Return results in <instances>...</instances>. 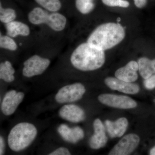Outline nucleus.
I'll return each instance as SVG.
<instances>
[{
  "label": "nucleus",
  "instance_id": "nucleus-1",
  "mask_svg": "<svg viewBox=\"0 0 155 155\" xmlns=\"http://www.w3.org/2000/svg\"><path fill=\"white\" fill-rule=\"evenodd\" d=\"M72 65L83 71H93L102 67L105 61L104 51L88 43L79 45L73 51L71 58Z\"/></svg>",
  "mask_w": 155,
  "mask_h": 155
},
{
  "label": "nucleus",
  "instance_id": "nucleus-2",
  "mask_svg": "<svg viewBox=\"0 0 155 155\" xmlns=\"http://www.w3.org/2000/svg\"><path fill=\"white\" fill-rule=\"evenodd\" d=\"M125 35V29L120 24L109 22L96 28L89 36L87 42L104 51L119 44Z\"/></svg>",
  "mask_w": 155,
  "mask_h": 155
},
{
  "label": "nucleus",
  "instance_id": "nucleus-3",
  "mask_svg": "<svg viewBox=\"0 0 155 155\" xmlns=\"http://www.w3.org/2000/svg\"><path fill=\"white\" fill-rule=\"evenodd\" d=\"M37 134V130L32 124L21 122L11 129L8 137V144L11 150L18 152L29 146Z\"/></svg>",
  "mask_w": 155,
  "mask_h": 155
},
{
  "label": "nucleus",
  "instance_id": "nucleus-4",
  "mask_svg": "<svg viewBox=\"0 0 155 155\" xmlns=\"http://www.w3.org/2000/svg\"><path fill=\"white\" fill-rule=\"evenodd\" d=\"M28 19L34 25L47 24L55 31L64 30L67 24L66 17L57 12L49 13L40 8H35L28 14Z\"/></svg>",
  "mask_w": 155,
  "mask_h": 155
},
{
  "label": "nucleus",
  "instance_id": "nucleus-5",
  "mask_svg": "<svg viewBox=\"0 0 155 155\" xmlns=\"http://www.w3.org/2000/svg\"><path fill=\"white\" fill-rule=\"evenodd\" d=\"M85 91V87L81 83L73 84L60 89L55 99L60 104L73 102L81 99Z\"/></svg>",
  "mask_w": 155,
  "mask_h": 155
},
{
  "label": "nucleus",
  "instance_id": "nucleus-6",
  "mask_svg": "<svg viewBox=\"0 0 155 155\" xmlns=\"http://www.w3.org/2000/svg\"><path fill=\"white\" fill-rule=\"evenodd\" d=\"M50 60L35 55L24 62L22 74L26 77H31L41 75L50 64Z\"/></svg>",
  "mask_w": 155,
  "mask_h": 155
},
{
  "label": "nucleus",
  "instance_id": "nucleus-7",
  "mask_svg": "<svg viewBox=\"0 0 155 155\" xmlns=\"http://www.w3.org/2000/svg\"><path fill=\"white\" fill-rule=\"evenodd\" d=\"M98 99L102 104L112 107L128 109L137 106L135 101L126 96L104 94L100 95Z\"/></svg>",
  "mask_w": 155,
  "mask_h": 155
},
{
  "label": "nucleus",
  "instance_id": "nucleus-8",
  "mask_svg": "<svg viewBox=\"0 0 155 155\" xmlns=\"http://www.w3.org/2000/svg\"><path fill=\"white\" fill-rule=\"evenodd\" d=\"M139 137L134 134L125 136L114 146L109 153L110 155H129L136 149L140 143Z\"/></svg>",
  "mask_w": 155,
  "mask_h": 155
},
{
  "label": "nucleus",
  "instance_id": "nucleus-9",
  "mask_svg": "<svg viewBox=\"0 0 155 155\" xmlns=\"http://www.w3.org/2000/svg\"><path fill=\"white\" fill-rule=\"evenodd\" d=\"M24 94L15 90L7 92L2 102L1 109L4 115L10 116L14 114L24 97Z\"/></svg>",
  "mask_w": 155,
  "mask_h": 155
},
{
  "label": "nucleus",
  "instance_id": "nucleus-10",
  "mask_svg": "<svg viewBox=\"0 0 155 155\" xmlns=\"http://www.w3.org/2000/svg\"><path fill=\"white\" fill-rule=\"evenodd\" d=\"M106 85L111 89L122 92L127 94H136L139 91L137 84L126 82L117 78L108 77L105 80Z\"/></svg>",
  "mask_w": 155,
  "mask_h": 155
},
{
  "label": "nucleus",
  "instance_id": "nucleus-11",
  "mask_svg": "<svg viewBox=\"0 0 155 155\" xmlns=\"http://www.w3.org/2000/svg\"><path fill=\"white\" fill-rule=\"evenodd\" d=\"M94 133L89 141V145L93 149H99L107 144L108 138L106 135L105 127L100 119H97L94 122Z\"/></svg>",
  "mask_w": 155,
  "mask_h": 155
},
{
  "label": "nucleus",
  "instance_id": "nucleus-12",
  "mask_svg": "<svg viewBox=\"0 0 155 155\" xmlns=\"http://www.w3.org/2000/svg\"><path fill=\"white\" fill-rule=\"evenodd\" d=\"M59 113L62 119L74 123L81 122L85 118L84 111L75 105H65L60 109Z\"/></svg>",
  "mask_w": 155,
  "mask_h": 155
},
{
  "label": "nucleus",
  "instance_id": "nucleus-13",
  "mask_svg": "<svg viewBox=\"0 0 155 155\" xmlns=\"http://www.w3.org/2000/svg\"><path fill=\"white\" fill-rule=\"evenodd\" d=\"M138 63L135 61L129 62L125 67L119 68L115 72V76L120 80L133 82L138 78Z\"/></svg>",
  "mask_w": 155,
  "mask_h": 155
},
{
  "label": "nucleus",
  "instance_id": "nucleus-14",
  "mask_svg": "<svg viewBox=\"0 0 155 155\" xmlns=\"http://www.w3.org/2000/svg\"><path fill=\"white\" fill-rule=\"evenodd\" d=\"M58 131L64 140L75 143L84 137L83 130L79 127L70 128L68 125L61 124L58 127Z\"/></svg>",
  "mask_w": 155,
  "mask_h": 155
},
{
  "label": "nucleus",
  "instance_id": "nucleus-15",
  "mask_svg": "<svg viewBox=\"0 0 155 155\" xmlns=\"http://www.w3.org/2000/svg\"><path fill=\"white\" fill-rule=\"evenodd\" d=\"M128 122L125 118H121L115 122L106 120V128L111 137H121L125 134L128 126Z\"/></svg>",
  "mask_w": 155,
  "mask_h": 155
},
{
  "label": "nucleus",
  "instance_id": "nucleus-16",
  "mask_svg": "<svg viewBox=\"0 0 155 155\" xmlns=\"http://www.w3.org/2000/svg\"><path fill=\"white\" fill-rule=\"evenodd\" d=\"M7 34L12 38L21 35L28 36L30 33V28L28 25L19 21H13L5 24Z\"/></svg>",
  "mask_w": 155,
  "mask_h": 155
},
{
  "label": "nucleus",
  "instance_id": "nucleus-17",
  "mask_svg": "<svg viewBox=\"0 0 155 155\" xmlns=\"http://www.w3.org/2000/svg\"><path fill=\"white\" fill-rule=\"evenodd\" d=\"M138 70L142 77L146 79L155 74V59L140 58L138 61Z\"/></svg>",
  "mask_w": 155,
  "mask_h": 155
},
{
  "label": "nucleus",
  "instance_id": "nucleus-18",
  "mask_svg": "<svg viewBox=\"0 0 155 155\" xmlns=\"http://www.w3.org/2000/svg\"><path fill=\"white\" fill-rule=\"evenodd\" d=\"M15 70L11 62L9 61L0 64V78L7 82H11L15 79L14 76Z\"/></svg>",
  "mask_w": 155,
  "mask_h": 155
},
{
  "label": "nucleus",
  "instance_id": "nucleus-19",
  "mask_svg": "<svg viewBox=\"0 0 155 155\" xmlns=\"http://www.w3.org/2000/svg\"><path fill=\"white\" fill-rule=\"evenodd\" d=\"M35 1L47 11L50 12H57L61 8V3L60 0H35Z\"/></svg>",
  "mask_w": 155,
  "mask_h": 155
},
{
  "label": "nucleus",
  "instance_id": "nucleus-20",
  "mask_svg": "<svg viewBox=\"0 0 155 155\" xmlns=\"http://www.w3.org/2000/svg\"><path fill=\"white\" fill-rule=\"evenodd\" d=\"M17 17L16 11L13 9L8 8H4L1 4L0 6V21L7 24L14 21Z\"/></svg>",
  "mask_w": 155,
  "mask_h": 155
},
{
  "label": "nucleus",
  "instance_id": "nucleus-21",
  "mask_svg": "<svg viewBox=\"0 0 155 155\" xmlns=\"http://www.w3.org/2000/svg\"><path fill=\"white\" fill-rule=\"evenodd\" d=\"M75 5L78 11L82 14H87L94 8L92 0H76Z\"/></svg>",
  "mask_w": 155,
  "mask_h": 155
},
{
  "label": "nucleus",
  "instance_id": "nucleus-22",
  "mask_svg": "<svg viewBox=\"0 0 155 155\" xmlns=\"http://www.w3.org/2000/svg\"><path fill=\"white\" fill-rule=\"evenodd\" d=\"M12 37L9 35H2L0 37V47L1 48L15 51L17 48V45Z\"/></svg>",
  "mask_w": 155,
  "mask_h": 155
},
{
  "label": "nucleus",
  "instance_id": "nucleus-23",
  "mask_svg": "<svg viewBox=\"0 0 155 155\" xmlns=\"http://www.w3.org/2000/svg\"><path fill=\"white\" fill-rule=\"evenodd\" d=\"M103 3L110 7H119L127 8L129 7V3L125 0H102Z\"/></svg>",
  "mask_w": 155,
  "mask_h": 155
},
{
  "label": "nucleus",
  "instance_id": "nucleus-24",
  "mask_svg": "<svg viewBox=\"0 0 155 155\" xmlns=\"http://www.w3.org/2000/svg\"><path fill=\"white\" fill-rule=\"evenodd\" d=\"M145 87L147 89H153L155 87V74L145 79L144 81Z\"/></svg>",
  "mask_w": 155,
  "mask_h": 155
},
{
  "label": "nucleus",
  "instance_id": "nucleus-25",
  "mask_svg": "<svg viewBox=\"0 0 155 155\" xmlns=\"http://www.w3.org/2000/svg\"><path fill=\"white\" fill-rule=\"evenodd\" d=\"M49 155H70L71 153L69 152V150L67 148L63 147L59 148L58 149L50 153Z\"/></svg>",
  "mask_w": 155,
  "mask_h": 155
},
{
  "label": "nucleus",
  "instance_id": "nucleus-26",
  "mask_svg": "<svg viewBox=\"0 0 155 155\" xmlns=\"http://www.w3.org/2000/svg\"><path fill=\"white\" fill-rule=\"evenodd\" d=\"M134 4L137 7L139 8H143L147 4V0H134Z\"/></svg>",
  "mask_w": 155,
  "mask_h": 155
},
{
  "label": "nucleus",
  "instance_id": "nucleus-27",
  "mask_svg": "<svg viewBox=\"0 0 155 155\" xmlns=\"http://www.w3.org/2000/svg\"><path fill=\"white\" fill-rule=\"evenodd\" d=\"M5 149V143L2 137H0V155L4 154Z\"/></svg>",
  "mask_w": 155,
  "mask_h": 155
},
{
  "label": "nucleus",
  "instance_id": "nucleus-28",
  "mask_svg": "<svg viewBox=\"0 0 155 155\" xmlns=\"http://www.w3.org/2000/svg\"><path fill=\"white\" fill-rule=\"evenodd\" d=\"M150 155H155V146L153 147L150 150Z\"/></svg>",
  "mask_w": 155,
  "mask_h": 155
},
{
  "label": "nucleus",
  "instance_id": "nucleus-29",
  "mask_svg": "<svg viewBox=\"0 0 155 155\" xmlns=\"http://www.w3.org/2000/svg\"><path fill=\"white\" fill-rule=\"evenodd\" d=\"M117 21H118V22H120L121 21V18H118L117 19Z\"/></svg>",
  "mask_w": 155,
  "mask_h": 155
}]
</instances>
